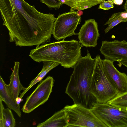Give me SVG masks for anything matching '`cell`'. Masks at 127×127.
<instances>
[{"label":"cell","mask_w":127,"mask_h":127,"mask_svg":"<svg viewBox=\"0 0 127 127\" xmlns=\"http://www.w3.org/2000/svg\"><path fill=\"white\" fill-rule=\"evenodd\" d=\"M74 39H64L36 46L29 55L33 61L39 63L51 61L64 68H73L81 56L82 45Z\"/></svg>","instance_id":"obj_3"},{"label":"cell","mask_w":127,"mask_h":127,"mask_svg":"<svg viewBox=\"0 0 127 127\" xmlns=\"http://www.w3.org/2000/svg\"><path fill=\"white\" fill-rule=\"evenodd\" d=\"M54 80L50 76L40 82L36 89L26 98L21 109L24 113H29L48 100L52 92Z\"/></svg>","instance_id":"obj_8"},{"label":"cell","mask_w":127,"mask_h":127,"mask_svg":"<svg viewBox=\"0 0 127 127\" xmlns=\"http://www.w3.org/2000/svg\"><path fill=\"white\" fill-rule=\"evenodd\" d=\"M42 3H44L49 7L55 9L60 8L62 4L60 0H40Z\"/></svg>","instance_id":"obj_19"},{"label":"cell","mask_w":127,"mask_h":127,"mask_svg":"<svg viewBox=\"0 0 127 127\" xmlns=\"http://www.w3.org/2000/svg\"></svg>","instance_id":"obj_25"},{"label":"cell","mask_w":127,"mask_h":127,"mask_svg":"<svg viewBox=\"0 0 127 127\" xmlns=\"http://www.w3.org/2000/svg\"><path fill=\"white\" fill-rule=\"evenodd\" d=\"M23 100L22 98H20V97H17L16 99V100L17 104L20 105V103L23 101Z\"/></svg>","instance_id":"obj_22"},{"label":"cell","mask_w":127,"mask_h":127,"mask_svg":"<svg viewBox=\"0 0 127 127\" xmlns=\"http://www.w3.org/2000/svg\"><path fill=\"white\" fill-rule=\"evenodd\" d=\"M125 22H127V12L126 11L113 14L104 25H108L104 30L105 33L119 23Z\"/></svg>","instance_id":"obj_17"},{"label":"cell","mask_w":127,"mask_h":127,"mask_svg":"<svg viewBox=\"0 0 127 127\" xmlns=\"http://www.w3.org/2000/svg\"><path fill=\"white\" fill-rule=\"evenodd\" d=\"M14 64L13 70L10 76V83L8 85L9 90L16 100L18 97L21 91H23L26 88L22 86L20 80L19 75L20 63L15 62Z\"/></svg>","instance_id":"obj_14"},{"label":"cell","mask_w":127,"mask_h":127,"mask_svg":"<svg viewBox=\"0 0 127 127\" xmlns=\"http://www.w3.org/2000/svg\"><path fill=\"white\" fill-rule=\"evenodd\" d=\"M43 65L42 69L37 76L32 80L29 85L21 94L20 97L22 98L27 92L33 86L42 80L44 77L52 69L56 67L60 64L51 61L43 62Z\"/></svg>","instance_id":"obj_15"},{"label":"cell","mask_w":127,"mask_h":127,"mask_svg":"<svg viewBox=\"0 0 127 127\" xmlns=\"http://www.w3.org/2000/svg\"><path fill=\"white\" fill-rule=\"evenodd\" d=\"M81 20L77 11L59 14L54 21L52 34L57 40L64 39L73 35H78L74 31Z\"/></svg>","instance_id":"obj_7"},{"label":"cell","mask_w":127,"mask_h":127,"mask_svg":"<svg viewBox=\"0 0 127 127\" xmlns=\"http://www.w3.org/2000/svg\"><path fill=\"white\" fill-rule=\"evenodd\" d=\"M114 7L113 1L104 0L100 4L98 9H102L104 10H108Z\"/></svg>","instance_id":"obj_20"},{"label":"cell","mask_w":127,"mask_h":127,"mask_svg":"<svg viewBox=\"0 0 127 127\" xmlns=\"http://www.w3.org/2000/svg\"><path fill=\"white\" fill-rule=\"evenodd\" d=\"M123 0H113V2L114 3L118 5H121L122 4Z\"/></svg>","instance_id":"obj_21"},{"label":"cell","mask_w":127,"mask_h":127,"mask_svg":"<svg viewBox=\"0 0 127 127\" xmlns=\"http://www.w3.org/2000/svg\"><path fill=\"white\" fill-rule=\"evenodd\" d=\"M67 116L68 127H107L91 109L74 103L64 108Z\"/></svg>","instance_id":"obj_5"},{"label":"cell","mask_w":127,"mask_h":127,"mask_svg":"<svg viewBox=\"0 0 127 127\" xmlns=\"http://www.w3.org/2000/svg\"><path fill=\"white\" fill-rule=\"evenodd\" d=\"M0 11L9 42L23 47L50 41L56 19L54 14L41 12L24 0H0Z\"/></svg>","instance_id":"obj_1"},{"label":"cell","mask_w":127,"mask_h":127,"mask_svg":"<svg viewBox=\"0 0 127 127\" xmlns=\"http://www.w3.org/2000/svg\"><path fill=\"white\" fill-rule=\"evenodd\" d=\"M68 122L67 114L63 109L54 114L44 122L39 124L37 127H67Z\"/></svg>","instance_id":"obj_13"},{"label":"cell","mask_w":127,"mask_h":127,"mask_svg":"<svg viewBox=\"0 0 127 127\" xmlns=\"http://www.w3.org/2000/svg\"><path fill=\"white\" fill-rule=\"evenodd\" d=\"M77 12L78 14L80 16L82 15L83 14V12L82 10H78Z\"/></svg>","instance_id":"obj_24"},{"label":"cell","mask_w":127,"mask_h":127,"mask_svg":"<svg viewBox=\"0 0 127 127\" xmlns=\"http://www.w3.org/2000/svg\"><path fill=\"white\" fill-rule=\"evenodd\" d=\"M95 62V58H92L88 51L86 56H81L73 67L65 92L74 103L90 109L97 102L91 90Z\"/></svg>","instance_id":"obj_2"},{"label":"cell","mask_w":127,"mask_h":127,"mask_svg":"<svg viewBox=\"0 0 127 127\" xmlns=\"http://www.w3.org/2000/svg\"><path fill=\"white\" fill-rule=\"evenodd\" d=\"M106 103L118 108L127 111V92L117 95Z\"/></svg>","instance_id":"obj_18"},{"label":"cell","mask_w":127,"mask_h":127,"mask_svg":"<svg viewBox=\"0 0 127 127\" xmlns=\"http://www.w3.org/2000/svg\"><path fill=\"white\" fill-rule=\"evenodd\" d=\"M91 85L92 93L96 102L106 103L118 95V92L104 73L102 60L97 55Z\"/></svg>","instance_id":"obj_4"},{"label":"cell","mask_w":127,"mask_h":127,"mask_svg":"<svg viewBox=\"0 0 127 127\" xmlns=\"http://www.w3.org/2000/svg\"><path fill=\"white\" fill-rule=\"evenodd\" d=\"M91 109L107 127H127V111L97 102Z\"/></svg>","instance_id":"obj_6"},{"label":"cell","mask_w":127,"mask_h":127,"mask_svg":"<svg viewBox=\"0 0 127 127\" xmlns=\"http://www.w3.org/2000/svg\"><path fill=\"white\" fill-rule=\"evenodd\" d=\"M2 102L0 99V127H14L15 120L12 112L9 108H4Z\"/></svg>","instance_id":"obj_16"},{"label":"cell","mask_w":127,"mask_h":127,"mask_svg":"<svg viewBox=\"0 0 127 127\" xmlns=\"http://www.w3.org/2000/svg\"><path fill=\"white\" fill-rule=\"evenodd\" d=\"M124 9L127 12V0H126L124 5Z\"/></svg>","instance_id":"obj_23"},{"label":"cell","mask_w":127,"mask_h":127,"mask_svg":"<svg viewBox=\"0 0 127 127\" xmlns=\"http://www.w3.org/2000/svg\"><path fill=\"white\" fill-rule=\"evenodd\" d=\"M104 73L120 95L127 92V75L118 71L114 62L105 59L102 60Z\"/></svg>","instance_id":"obj_10"},{"label":"cell","mask_w":127,"mask_h":127,"mask_svg":"<svg viewBox=\"0 0 127 127\" xmlns=\"http://www.w3.org/2000/svg\"><path fill=\"white\" fill-rule=\"evenodd\" d=\"M0 99L4 102L8 106L13 110L19 117L21 116L20 105H18L11 92L8 85L0 77Z\"/></svg>","instance_id":"obj_12"},{"label":"cell","mask_w":127,"mask_h":127,"mask_svg":"<svg viewBox=\"0 0 127 127\" xmlns=\"http://www.w3.org/2000/svg\"><path fill=\"white\" fill-rule=\"evenodd\" d=\"M78 38L83 46L95 47L99 37L97 23L94 19L86 20L78 33Z\"/></svg>","instance_id":"obj_11"},{"label":"cell","mask_w":127,"mask_h":127,"mask_svg":"<svg viewBox=\"0 0 127 127\" xmlns=\"http://www.w3.org/2000/svg\"><path fill=\"white\" fill-rule=\"evenodd\" d=\"M105 59L117 61L127 68V42L123 40L102 42L100 49Z\"/></svg>","instance_id":"obj_9"}]
</instances>
